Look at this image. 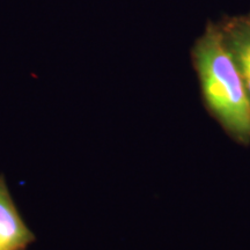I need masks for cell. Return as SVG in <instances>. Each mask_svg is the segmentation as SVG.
<instances>
[{
    "label": "cell",
    "instance_id": "3",
    "mask_svg": "<svg viewBox=\"0 0 250 250\" xmlns=\"http://www.w3.org/2000/svg\"><path fill=\"white\" fill-rule=\"evenodd\" d=\"M35 240L0 175V250H26Z\"/></svg>",
    "mask_w": 250,
    "mask_h": 250
},
{
    "label": "cell",
    "instance_id": "1",
    "mask_svg": "<svg viewBox=\"0 0 250 250\" xmlns=\"http://www.w3.org/2000/svg\"><path fill=\"white\" fill-rule=\"evenodd\" d=\"M191 61L208 114L230 139L250 145V99L217 23L208 22L195 41Z\"/></svg>",
    "mask_w": 250,
    "mask_h": 250
},
{
    "label": "cell",
    "instance_id": "2",
    "mask_svg": "<svg viewBox=\"0 0 250 250\" xmlns=\"http://www.w3.org/2000/svg\"><path fill=\"white\" fill-rule=\"evenodd\" d=\"M217 26L250 99V13L224 18Z\"/></svg>",
    "mask_w": 250,
    "mask_h": 250
}]
</instances>
